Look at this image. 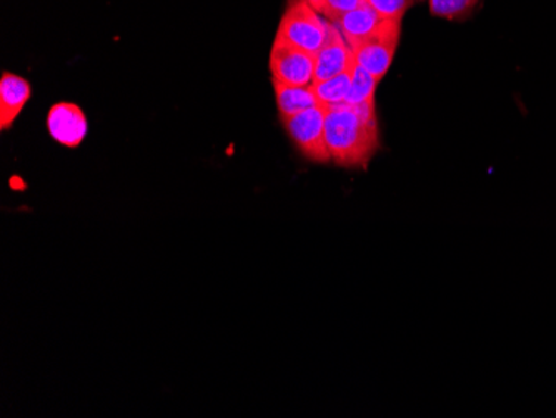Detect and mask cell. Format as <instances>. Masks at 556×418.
<instances>
[{"label":"cell","instance_id":"1","mask_svg":"<svg viewBox=\"0 0 556 418\" xmlns=\"http://www.w3.org/2000/svg\"><path fill=\"white\" fill-rule=\"evenodd\" d=\"M325 139L330 161L342 167H367L380 147L375 102L327 107Z\"/></svg>","mask_w":556,"mask_h":418},{"label":"cell","instance_id":"13","mask_svg":"<svg viewBox=\"0 0 556 418\" xmlns=\"http://www.w3.org/2000/svg\"><path fill=\"white\" fill-rule=\"evenodd\" d=\"M478 0H430V11L437 17L455 18L467 14Z\"/></svg>","mask_w":556,"mask_h":418},{"label":"cell","instance_id":"4","mask_svg":"<svg viewBox=\"0 0 556 418\" xmlns=\"http://www.w3.org/2000/svg\"><path fill=\"white\" fill-rule=\"evenodd\" d=\"M402 21H386L370 37L353 47V58L377 80H382L393 62L400 40Z\"/></svg>","mask_w":556,"mask_h":418},{"label":"cell","instance_id":"3","mask_svg":"<svg viewBox=\"0 0 556 418\" xmlns=\"http://www.w3.org/2000/svg\"><path fill=\"white\" fill-rule=\"evenodd\" d=\"M325 117L327 107L315 105L308 111L300 112L289 118H282L283 127L289 134L296 149L302 152L303 157L317 164H325L330 161L327 139H325Z\"/></svg>","mask_w":556,"mask_h":418},{"label":"cell","instance_id":"14","mask_svg":"<svg viewBox=\"0 0 556 418\" xmlns=\"http://www.w3.org/2000/svg\"><path fill=\"white\" fill-rule=\"evenodd\" d=\"M364 4H367V0H321L318 14L324 15L328 22H333Z\"/></svg>","mask_w":556,"mask_h":418},{"label":"cell","instance_id":"8","mask_svg":"<svg viewBox=\"0 0 556 418\" xmlns=\"http://www.w3.org/2000/svg\"><path fill=\"white\" fill-rule=\"evenodd\" d=\"M33 96L29 80L4 72L0 79V130H9Z\"/></svg>","mask_w":556,"mask_h":418},{"label":"cell","instance_id":"12","mask_svg":"<svg viewBox=\"0 0 556 418\" xmlns=\"http://www.w3.org/2000/svg\"><path fill=\"white\" fill-rule=\"evenodd\" d=\"M380 80L375 79L371 74H368L361 65H355L353 68L352 86H350L349 96H346V105L365 104V102H375V90Z\"/></svg>","mask_w":556,"mask_h":418},{"label":"cell","instance_id":"6","mask_svg":"<svg viewBox=\"0 0 556 418\" xmlns=\"http://www.w3.org/2000/svg\"><path fill=\"white\" fill-rule=\"evenodd\" d=\"M46 124L49 136L68 149L79 147L89 130L83 109L71 102L52 105L47 114Z\"/></svg>","mask_w":556,"mask_h":418},{"label":"cell","instance_id":"15","mask_svg":"<svg viewBox=\"0 0 556 418\" xmlns=\"http://www.w3.org/2000/svg\"><path fill=\"white\" fill-rule=\"evenodd\" d=\"M367 4L387 21H402L403 14L412 5V0H367Z\"/></svg>","mask_w":556,"mask_h":418},{"label":"cell","instance_id":"16","mask_svg":"<svg viewBox=\"0 0 556 418\" xmlns=\"http://www.w3.org/2000/svg\"><path fill=\"white\" fill-rule=\"evenodd\" d=\"M308 4L312 5V8L315 9V11L318 12V8H320L321 0H307Z\"/></svg>","mask_w":556,"mask_h":418},{"label":"cell","instance_id":"11","mask_svg":"<svg viewBox=\"0 0 556 418\" xmlns=\"http://www.w3.org/2000/svg\"><path fill=\"white\" fill-rule=\"evenodd\" d=\"M357 65V61L353 58L349 68L332 79L324 80V83L312 84L318 102L325 107L343 104L346 96H349L350 86H352L353 68Z\"/></svg>","mask_w":556,"mask_h":418},{"label":"cell","instance_id":"7","mask_svg":"<svg viewBox=\"0 0 556 418\" xmlns=\"http://www.w3.org/2000/svg\"><path fill=\"white\" fill-rule=\"evenodd\" d=\"M353 61V52L342 33L333 22H328L327 39L320 51L315 54L314 84L332 79L349 68Z\"/></svg>","mask_w":556,"mask_h":418},{"label":"cell","instance_id":"9","mask_svg":"<svg viewBox=\"0 0 556 418\" xmlns=\"http://www.w3.org/2000/svg\"><path fill=\"white\" fill-rule=\"evenodd\" d=\"M386 21L387 18L380 17L370 5L364 4L362 8L337 18L333 24L339 27L350 49H353V47L364 42L371 34L377 33Z\"/></svg>","mask_w":556,"mask_h":418},{"label":"cell","instance_id":"5","mask_svg":"<svg viewBox=\"0 0 556 418\" xmlns=\"http://www.w3.org/2000/svg\"><path fill=\"white\" fill-rule=\"evenodd\" d=\"M271 80L287 86L307 87L314 84L315 55L275 37L270 51Z\"/></svg>","mask_w":556,"mask_h":418},{"label":"cell","instance_id":"2","mask_svg":"<svg viewBox=\"0 0 556 418\" xmlns=\"http://www.w3.org/2000/svg\"><path fill=\"white\" fill-rule=\"evenodd\" d=\"M327 27L328 22L307 0H290L275 37L315 55L327 39Z\"/></svg>","mask_w":556,"mask_h":418},{"label":"cell","instance_id":"10","mask_svg":"<svg viewBox=\"0 0 556 418\" xmlns=\"http://www.w3.org/2000/svg\"><path fill=\"white\" fill-rule=\"evenodd\" d=\"M271 83H274L275 101H277L280 121L300 114V112L308 111L315 105H321L312 86H287V84L278 83V80H271Z\"/></svg>","mask_w":556,"mask_h":418}]
</instances>
